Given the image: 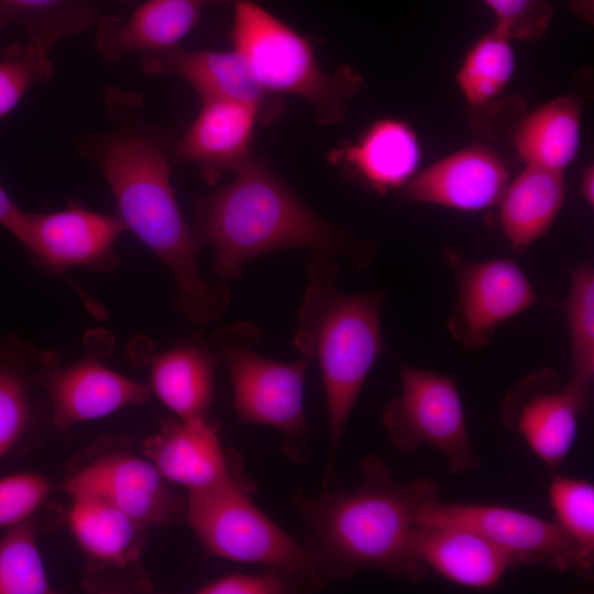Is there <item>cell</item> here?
<instances>
[{"label": "cell", "mask_w": 594, "mask_h": 594, "mask_svg": "<svg viewBox=\"0 0 594 594\" xmlns=\"http://www.w3.org/2000/svg\"><path fill=\"white\" fill-rule=\"evenodd\" d=\"M399 374L400 394L382 415L391 443L408 455L429 446L446 458L455 475L479 470L481 459L471 442L454 380L402 361Z\"/></svg>", "instance_id": "8"}, {"label": "cell", "mask_w": 594, "mask_h": 594, "mask_svg": "<svg viewBox=\"0 0 594 594\" xmlns=\"http://www.w3.org/2000/svg\"><path fill=\"white\" fill-rule=\"evenodd\" d=\"M508 183V168L501 155L472 144L417 172L403 194L415 202L480 211L498 204Z\"/></svg>", "instance_id": "17"}, {"label": "cell", "mask_w": 594, "mask_h": 594, "mask_svg": "<svg viewBox=\"0 0 594 594\" xmlns=\"http://www.w3.org/2000/svg\"><path fill=\"white\" fill-rule=\"evenodd\" d=\"M362 479L354 490L336 483L309 496L296 493L292 502L308 529L307 548L320 560L328 580H346L364 570L420 583L429 569L411 546L420 510L438 499L429 476L402 482L380 455L361 461Z\"/></svg>", "instance_id": "2"}, {"label": "cell", "mask_w": 594, "mask_h": 594, "mask_svg": "<svg viewBox=\"0 0 594 594\" xmlns=\"http://www.w3.org/2000/svg\"><path fill=\"white\" fill-rule=\"evenodd\" d=\"M51 492V482L40 473L19 472L0 477V528L34 519Z\"/></svg>", "instance_id": "33"}, {"label": "cell", "mask_w": 594, "mask_h": 594, "mask_svg": "<svg viewBox=\"0 0 594 594\" xmlns=\"http://www.w3.org/2000/svg\"><path fill=\"white\" fill-rule=\"evenodd\" d=\"M37 525L31 519L8 528L0 539V594H51L37 543Z\"/></svg>", "instance_id": "30"}, {"label": "cell", "mask_w": 594, "mask_h": 594, "mask_svg": "<svg viewBox=\"0 0 594 594\" xmlns=\"http://www.w3.org/2000/svg\"><path fill=\"white\" fill-rule=\"evenodd\" d=\"M141 68L147 75H174L187 81L201 100L226 99L254 107L262 122L282 110L278 100L264 91L234 51H188L177 46L143 55Z\"/></svg>", "instance_id": "19"}, {"label": "cell", "mask_w": 594, "mask_h": 594, "mask_svg": "<svg viewBox=\"0 0 594 594\" xmlns=\"http://www.w3.org/2000/svg\"><path fill=\"white\" fill-rule=\"evenodd\" d=\"M201 101L198 116L172 146V163L196 165L205 184L213 185L226 170L235 172L252 156L250 146L261 117L243 102Z\"/></svg>", "instance_id": "18"}, {"label": "cell", "mask_w": 594, "mask_h": 594, "mask_svg": "<svg viewBox=\"0 0 594 594\" xmlns=\"http://www.w3.org/2000/svg\"><path fill=\"white\" fill-rule=\"evenodd\" d=\"M584 411L559 375L542 369L513 385L502 403L504 426L552 471L564 462Z\"/></svg>", "instance_id": "15"}, {"label": "cell", "mask_w": 594, "mask_h": 594, "mask_svg": "<svg viewBox=\"0 0 594 594\" xmlns=\"http://www.w3.org/2000/svg\"><path fill=\"white\" fill-rule=\"evenodd\" d=\"M548 495L554 521L575 543L579 575L590 579L594 566V486L582 479L553 474Z\"/></svg>", "instance_id": "29"}, {"label": "cell", "mask_w": 594, "mask_h": 594, "mask_svg": "<svg viewBox=\"0 0 594 594\" xmlns=\"http://www.w3.org/2000/svg\"><path fill=\"white\" fill-rule=\"evenodd\" d=\"M21 23L30 40L52 48L58 41L87 29L96 9L81 0H0Z\"/></svg>", "instance_id": "31"}, {"label": "cell", "mask_w": 594, "mask_h": 594, "mask_svg": "<svg viewBox=\"0 0 594 594\" xmlns=\"http://www.w3.org/2000/svg\"><path fill=\"white\" fill-rule=\"evenodd\" d=\"M495 18L494 30L514 41H535L548 30L553 7L548 0H482Z\"/></svg>", "instance_id": "34"}, {"label": "cell", "mask_w": 594, "mask_h": 594, "mask_svg": "<svg viewBox=\"0 0 594 594\" xmlns=\"http://www.w3.org/2000/svg\"><path fill=\"white\" fill-rule=\"evenodd\" d=\"M55 352L38 350L15 336L0 339V461L28 435L35 411L34 392Z\"/></svg>", "instance_id": "24"}, {"label": "cell", "mask_w": 594, "mask_h": 594, "mask_svg": "<svg viewBox=\"0 0 594 594\" xmlns=\"http://www.w3.org/2000/svg\"><path fill=\"white\" fill-rule=\"evenodd\" d=\"M234 179L194 204L191 228L199 245L213 253L212 272L238 279L250 261L284 249L348 258L361 270L375 245L314 213L262 160L251 156Z\"/></svg>", "instance_id": "3"}, {"label": "cell", "mask_w": 594, "mask_h": 594, "mask_svg": "<svg viewBox=\"0 0 594 594\" xmlns=\"http://www.w3.org/2000/svg\"><path fill=\"white\" fill-rule=\"evenodd\" d=\"M207 340L227 365L238 420L277 429L284 435L286 455L304 462L309 455L305 378L311 362L301 358L284 363L258 354L252 346L261 331L248 322L222 327Z\"/></svg>", "instance_id": "7"}, {"label": "cell", "mask_w": 594, "mask_h": 594, "mask_svg": "<svg viewBox=\"0 0 594 594\" xmlns=\"http://www.w3.org/2000/svg\"><path fill=\"white\" fill-rule=\"evenodd\" d=\"M512 42L492 29L466 52L455 78L471 108L481 109L490 105L509 85L516 65Z\"/></svg>", "instance_id": "28"}, {"label": "cell", "mask_w": 594, "mask_h": 594, "mask_svg": "<svg viewBox=\"0 0 594 594\" xmlns=\"http://www.w3.org/2000/svg\"><path fill=\"white\" fill-rule=\"evenodd\" d=\"M50 50L32 40L4 50L0 56V119L16 107L30 88L51 80L54 67Z\"/></svg>", "instance_id": "32"}, {"label": "cell", "mask_w": 594, "mask_h": 594, "mask_svg": "<svg viewBox=\"0 0 594 594\" xmlns=\"http://www.w3.org/2000/svg\"><path fill=\"white\" fill-rule=\"evenodd\" d=\"M231 43L252 77L268 95H294L308 101L326 124L339 121L346 101L362 85L349 67L321 70L310 42L253 0H232Z\"/></svg>", "instance_id": "5"}, {"label": "cell", "mask_w": 594, "mask_h": 594, "mask_svg": "<svg viewBox=\"0 0 594 594\" xmlns=\"http://www.w3.org/2000/svg\"><path fill=\"white\" fill-rule=\"evenodd\" d=\"M69 497H92L150 528L186 519V501L139 450L102 440L77 457L62 483Z\"/></svg>", "instance_id": "9"}, {"label": "cell", "mask_w": 594, "mask_h": 594, "mask_svg": "<svg viewBox=\"0 0 594 594\" xmlns=\"http://www.w3.org/2000/svg\"><path fill=\"white\" fill-rule=\"evenodd\" d=\"M224 0H147L125 21L105 15L95 38L99 56L119 62L131 53H154L177 46L199 22L210 2Z\"/></svg>", "instance_id": "22"}, {"label": "cell", "mask_w": 594, "mask_h": 594, "mask_svg": "<svg viewBox=\"0 0 594 594\" xmlns=\"http://www.w3.org/2000/svg\"><path fill=\"white\" fill-rule=\"evenodd\" d=\"M0 227L13 235L22 243L25 227L26 212L21 210L9 197L7 191L0 185Z\"/></svg>", "instance_id": "36"}, {"label": "cell", "mask_w": 594, "mask_h": 594, "mask_svg": "<svg viewBox=\"0 0 594 594\" xmlns=\"http://www.w3.org/2000/svg\"><path fill=\"white\" fill-rule=\"evenodd\" d=\"M563 173L535 166L507 184L499 199V219L512 246L524 250L544 235L565 199Z\"/></svg>", "instance_id": "25"}, {"label": "cell", "mask_w": 594, "mask_h": 594, "mask_svg": "<svg viewBox=\"0 0 594 594\" xmlns=\"http://www.w3.org/2000/svg\"><path fill=\"white\" fill-rule=\"evenodd\" d=\"M290 576L270 569L262 574H228L206 583L197 590L199 594H282L289 592Z\"/></svg>", "instance_id": "35"}, {"label": "cell", "mask_w": 594, "mask_h": 594, "mask_svg": "<svg viewBox=\"0 0 594 594\" xmlns=\"http://www.w3.org/2000/svg\"><path fill=\"white\" fill-rule=\"evenodd\" d=\"M572 371L568 388L585 411L594 380V268L580 264L571 276L565 304Z\"/></svg>", "instance_id": "27"}, {"label": "cell", "mask_w": 594, "mask_h": 594, "mask_svg": "<svg viewBox=\"0 0 594 594\" xmlns=\"http://www.w3.org/2000/svg\"><path fill=\"white\" fill-rule=\"evenodd\" d=\"M580 102L558 97L538 107L520 120L514 133V146L527 166L564 173L581 147Z\"/></svg>", "instance_id": "26"}, {"label": "cell", "mask_w": 594, "mask_h": 594, "mask_svg": "<svg viewBox=\"0 0 594 594\" xmlns=\"http://www.w3.org/2000/svg\"><path fill=\"white\" fill-rule=\"evenodd\" d=\"M105 101L114 128L84 136L78 152L102 174L127 230L170 273L174 309L191 323H210L224 314L231 290L226 280L209 283L200 272L201 246L170 182L172 147L143 119L139 95L109 87Z\"/></svg>", "instance_id": "1"}, {"label": "cell", "mask_w": 594, "mask_h": 594, "mask_svg": "<svg viewBox=\"0 0 594 594\" xmlns=\"http://www.w3.org/2000/svg\"><path fill=\"white\" fill-rule=\"evenodd\" d=\"M580 190L587 205H594V167L588 165L581 176Z\"/></svg>", "instance_id": "37"}, {"label": "cell", "mask_w": 594, "mask_h": 594, "mask_svg": "<svg viewBox=\"0 0 594 594\" xmlns=\"http://www.w3.org/2000/svg\"><path fill=\"white\" fill-rule=\"evenodd\" d=\"M411 546L428 569L468 587H494L515 569L508 554L490 539L459 525L417 522Z\"/></svg>", "instance_id": "20"}, {"label": "cell", "mask_w": 594, "mask_h": 594, "mask_svg": "<svg viewBox=\"0 0 594 594\" xmlns=\"http://www.w3.org/2000/svg\"><path fill=\"white\" fill-rule=\"evenodd\" d=\"M417 522L450 524L485 536L513 560L514 566L542 565L557 572H576L578 550L554 521L497 505L441 503L425 506Z\"/></svg>", "instance_id": "14"}, {"label": "cell", "mask_w": 594, "mask_h": 594, "mask_svg": "<svg viewBox=\"0 0 594 594\" xmlns=\"http://www.w3.org/2000/svg\"><path fill=\"white\" fill-rule=\"evenodd\" d=\"M68 529L86 561L84 585L96 593L152 591L141 565L147 527L92 497H73Z\"/></svg>", "instance_id": "12"}, {"label": "cell", "mask_w": 594, "mask_h": 594, "mask_svg": "<svg viewBox=\"0 0 594 594\" xmlns=\"http://www.w3.org/2000/svg\"><path fill=\"white\" fill-rule=\"evenodd\" d=\"M253 483L233 481L193 491L186 520L204 551L211 557L262 564L312 588L329 581L320 560L300 546L251 501Z\"/></svg>", "instance_id": "6"}, {"label": "cell", "mask_w": 594, "mask_h": 594, "mask_svg": "<svg viewBox=\"0 0 594 594\" xmlns=\"http://www.w3.org/2000/svg\"><path fill=\"white\" fill-rule=\"evenodd\" d=\"M147 362L151 393L178 419L209 417L219 359L207 339L193 333Z\"/></svg>", "instance_id": "23"}, {"label": "cell", "mask_w": 594, "mask_h": 594, "mask_svg": "<svg viewBox=\"0 0 594 594\" xmlns=\"http://www.w3.org/2000/svg\"><path fill=\"white\" fill-rule=\"evenodd\" d=\"M309 283L293 344L316 362L327 399L330 461L326 479H333V461L362 386L384 350L381 309L384 294L346 295L337 287L338 258L312 255Z\"/></svg>", "instance_id": "4"}, {"label": "cell", "mask_w": 594, "mask_h": 594, "mask_svg": "<svg viewBox=\"0 0 594 594\" xmlns=\"http://www.w3.org/2000/svg\"><path fill=\"white\" fill-rule=\"evenodd\" d=\"M442 256L458 284L457 305L448 329L468 350L484 348L499 324L540 301L528 277L513 261L473 262L449 246Z\"/></svg>", "instance_id": "13"}, {"label": "cell", "mask_w": 594, "mask_h": 594, "mask_svg": "<svg viewBox=\"0 0 594 594\" xmlns=\"http://www.w3.org/2000/svg\"><path fill=\"white\" fill-rule=\"evenodd\" d=\"M10 23H14L13 14L8 7L0 3V30Z\"/></svg>", "instance_id": "39"}, {"label": "cell", "mask_w": 594, "mask_h": 594, "mask_svg": "<svg viewBox=\"0 0 594 594\" xmlns=\"http://www.w3.org/2000/svg\"><path fill=\"white\" fill-rule=\"evenodd\" d=\"M84 344L85 352L78 360L62 366L54 353L42 373L52 421L61 430L107 417L125 407L145 405L152 396L148 386L105 363L114 350L110 331L91 329L86 332Z\"/></svg>", "instance_id": "11"}, {"label": "cell", "mask_w": 594, "mask_h": 594, "mask_svg": "<svg viewBox=\"0 0 594 594\" xmlns=\"http://www.w3.org/2000/svg\"><path fill=\"white\" fill-rule=\"evenodd\" d=\"M574 11L580 14L586 21L590 20V0H569Z\"/></svg>", "instance_id": "38"}, {"label": "cell", "mask_w": 594, "mask_h": 594, "mask_svg": "<svg viewBox=\"0 0 594 594\" xmlns=\"http://www.w3.org/2000/svg\"><path fill=\"white\" fill-rule=\"evenodd\" d=\"M421 144L406 121L383 118L373 122L354 141L329 154L361 183L380 194L403 188L418 172Z\"/></svg>", "instance_id": "21"}, {"label": "cell", "mask_w": 594, "mask_h": 594, "mask_svg": "<svg viewBox=\"0 0 594 594\" xmlns=\"http://www.w3.org/2000/svg\"><path fill=\"white\" fill-rule=\"evenodd\" d=\"M127 231L118 215L90 210L76 201L45 213L26 212L22 245L41 268L67 280L88 311L98 319L105 309L66 274L69 268L112 272L119 264L114 251L118 239Z\"/></svg>", "instance_id": "10"}, {"label": "cell", "mask_w": 594, "mask_h": 594, "mask_svg": "<svg viewBox=\"0 0 594 594\" xmlns=\"http://www.w3.org/2000/svg\"><path fill=\"white\" fill-rule=\"evenodd\" d=\"M170 483L188 492L249 481L240 457L222 448L210 418L164 419L139 449Z\"/></svg>", "instance_id": "16"}]
</instances>
